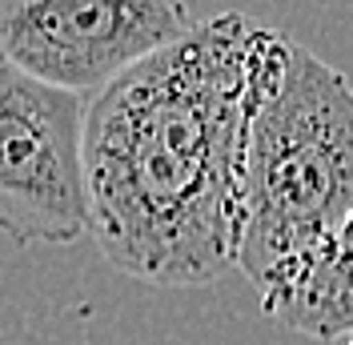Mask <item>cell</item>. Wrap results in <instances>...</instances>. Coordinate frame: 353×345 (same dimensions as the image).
Wrapping results in <instances>:
<instances>
[{
    "label": "cell",
    "instance_id": "3",
    "mask_svg": "<svg viewBox=\"0 0 353 345\" xmlns=\"http://www.w3.org/2000/svg\"><path fill=\"white\" fill-rule=\"evenodd\" d=\"M0 233L17 245L88 237L85 97L0 57Z\"/></svg>",
    "mask_w": 353,
    "mask_h": 345
},
{
    "label": "cell",
    "instance_id": "5",
    "mask_svg": "<svg viewBox=\"0 0 353 345\" xmlns=\"http://www.w3.org/2000/svg\"><path fill=\"white\" fill-rule=\"evenodd\" d=\"M261 313L277 329L333 342L353 333V209L281 293L265 297Z\"/></svg>",
    "mask_w": 353,
    "mask_h": 345
},
{
    "label": "cell",
    "instance_id": "4",
    "mask_svg": "<svg viewBox=\"0 0 353 345\" xmlns=\"http://www.w3.org/2000/svg\"><path fill=\"white\" fill-rule=\"evenodd\" d=\"M193 28L185 0H0V57L65 92H97Z\"/></svg>",
    "mask_w": 353,
    "mask_h": 345
},
{
    "label": "cell",
    "instance_id": "1",
    "mask_svg": "<svg viewBox=\"0 0 353 345\" xmlns=\"http://www.w3.org/2000/svg\"><path fill=\"white\" fill-rule=\"evenodd\" d=\"M289 32L221 12L85 101L88 237L161 289L237 269L245 145Z\"/></svg>",
    "mask_w": 353,
    "mask_h": 345
},
{
    "label": "cell",
    "instance_id": "6",
    "mask_svg": "<svg viewBox=\"0 0 353 345\" xmlns=\"http://www.w3.org/2000/svg\"><path fill=\"white\" fill-rule=\"evenodd\" d=\"M345 345H353V333H350V337H345Z\"/></svg>",
    "mask_w": 353,
    "mask_h": 345
},
{
    "label": "cell",
    "instance_id": "2",
    "mask_svg": "<svg viewBox=\"0 0 353 345\" xmlns=\"http://www.w3.org/2000/svg\"><path fill=\"white\" fill-rule=\"evenodd\" d=\"M353 209V85L289 41L245 145L237 269L257 297L281 293Z\"/></svg>",
    "mask_w": 353,
    "mask_h": 345
}]
</instances>
